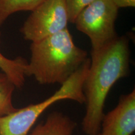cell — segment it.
<instances>
[{
	"instance_id": "obj_1",
	"label": "cell",
	"mask_w": 135,
	"mask_h": 135,
	"mask_svg": "<svg viewBox=\"0 0 135 135\" xmlns=\"http://www.w3.org/2000/svg\"><path fill=\"white\" fill-rule=\"evenodd\" d=\"M129 40L118 37L101 50L91 51V63L83 86L86 113L82 130L86 135L101 132L105 100L113 86L129 71Z\"/></svg>"
},
{
	"instance_id": "obj_2",
	"label": "cell",
	"mask_w": 135,
	"mask_h": 135,
	"mask_svg": "<svg viewBox=\"0 0 135 135\" xmlns=\"http://www.w3.org/2000/svg\"><path fill=\"white\" fill-rule=\"evenodd\" d=\"M30 50L25 75L33 76L41 84H63L88 58L86 51L76 46L68 28L32 43Z\"/></svg>"
},
{
	"instance_id": "obj_3",
	"label": "cell",
	"mask_w": 135,
	"mask_h": 135,
	"mask_svg": "<svg viewBox=\"0 0 135 135\" xmlns=\"http://www.w3.org/2000/svg\"><path fill=\"white\" fill-rule=\"evenodd\" d=\"M90 63V58H88L50 97L38 103L17 109L12 113L0 117V135H28L40 116L57 101L70 99L80 104L84 103L86 99L83 86Z\"/></svg>"
},
{
	"instance_id": "obj_4",
	"label": "cell",
	"mask_w": 135,
	"mask_h": 135,
	"mask_svg": "<svg viewBox=\"0 0 135 135\" xmlns=\"http://www.w3.org/2000/svg\"><path fill=\"white\" fill-rule=\"evenodd\" d=\"M118 9L113 0H96L77 16V30L90 39L93 51L101 50L118 37L115 30Z\"/></svg>"
},
{
	"instance_id": "obj_5",
	"label": "cell",
	"mask_w": 135,
	"mask_h": 135,
	"mask_svg": "<svg viewBox=\"0 0 135 135\" xmlns=\"http://www.w3.org/2000/svg\"><path fill=\"white\" fill-rule=\"evenodd\" d=\"M68 22L65 0H46L31 11L21 31L25 40L35 43L67 29Z\"/></svg>"
},
{
	"instance_id": "obj_6",
	"label": "cell",
	"mask_w": 135,
	"mask_h": 135,
	"mask_svg": "<svg viewBox=\"0 0 135 135\" xmlns=\"http://www.w3.org/2000/svg\"><path fill=\"white\" fill-rule=\"evenodd\" d=\"M101 135H131L135 131V90L121 95L114 108L104 114Z\"/></svg>"
},
{
	"instance_id": "obj_7",
	"label": "cell",
	"mask_w": 135,
	"mask_h": 135,
	"mask_svg": "<svg viewBox=\"0 0 135 135\" xmlns=\"http://www.w3.org/2000/svg\"><path fill=\"white\" fill-rule=\"evenodd\" d=\"M76 123L62 113L54 111L28 135H73Z\"/></svg>"
},
{
	"instance_id": "obj_8",
	"label": "cell",
	"mask_w": 135,
	"mask_h": 135,
	"mask_svg": "<svg viewBox=\"0 0 135 135\" xmlns=\"http://www.w3.org/2000/svg\"><path fill=\"white\" fill-rule=\"evenodd\" d=\"M27 65V61L21 57L12 60L5 57L0 52V69L11 80L16 88H21L24 85Z\"/></svg>"
},
{
	"instance_id": "obj_9",
	"label": "cell",
	"mask_w": 135,
	"mask_h": 135,
	"mask_svg": "<svg viewBox=\"0 0 135 135\" xmlns=\"http://www.w3.org/2000/svg\"><path fill=\"white\" fill-rule=\"evenodd\" d=\"M46 0H0V26L11 15L35 9Z\"/></svg>"
},
{
	"instance_id": "obj_10",
	"label": "cell",
	"mask_w": 135,
	"mask_h": 135,
	"mask_svg": "<svg viewBox=\"0 0 135 135\" xmlns=\"http://www.w3.org/2000/svg\"><path fill=\"white\" fill-rule=\"evenodd\" d=\"M13 83L3 73H0V117L16 111L13 103V94L15 89Z\"/></svg>"
},
{
	"instance_id": "obj_11",
	"label": "cell",
	"mask_w": 135,
	"mask_h": 135,
	"mask_svg": "<svg viewBox=\"0 0 135 135\" xmlns=\"http://www.w3.org/2000/svg\"><path fill=\"white\" fill-rule=\"evenodd\" d=\"M96 0H65L69 22L75 23L76 18L82 9Z\"/></svg>"
},
{
	"instance_id": "obj_12",
	"label": "cell",
	"mask_w": 135,
	"mask_h": 135,
	"mask_svg": "<svg viewBox=\"0 0 135 135\" xmlns=\"http://www.w3.org/2000/svg\"><path fill=\"white\" fill-rule=\"evenodd\" d=\"M117 7L121 8H134L135 0H113Z\"/></svg>"
},
{
	"instance_id": "obj_13",
	"label": "cell",
	"mask_w": 135,
	"mask_h": 135,
	"mask_svg": "<svg viewBox=\"0 0 135 135\" xmlns=\"http://www.w3.org/2000/svg\"><path fill=\"white\" fill-rule=\"evenodd\" d=\"M97 135H101V133H99V134H97Z\"/></svg>"
}]
</instances>
